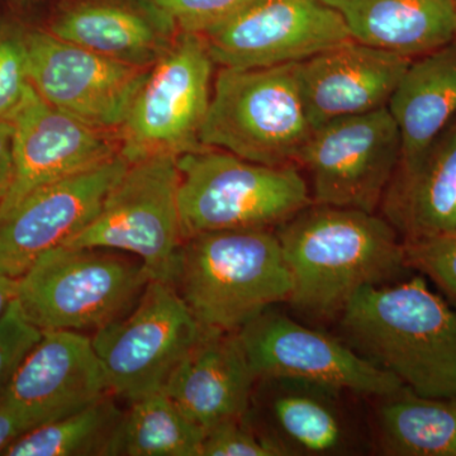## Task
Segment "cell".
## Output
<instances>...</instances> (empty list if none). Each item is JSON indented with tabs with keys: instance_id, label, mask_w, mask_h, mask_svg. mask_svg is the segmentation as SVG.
I'll return each instance as SVG.
<instances>
[{
	"instance_id": "12",
	"label": "cell",
	"mask_w": 456,
	"mask_h": 456,
	"mask_svg": "<svg viewBox=\"0 0 456 456\" xmlns=\"http://www.w3.org/2000/svg\"><path fill=\"white\" fill-rule=\"evenodd\" d=\"M27 51L29 84L45 102L93 127L117 134L150 71L42 29L27 31Z\"/></svg>"
},
{
	"instance_id": "7",
	"label": "cell",
	"mask_w": 456,
	"mask_h": 456,
	"mask_svg": "<svg viewBox=\"0 0 456 456\" xmlns=\"http://www.w3.org/2000/svg\"><path fill=\"white\" fill-rule=\"evenodd\" d=\"M179 182L176 156L154 155L128 163L94 220L65 245L131 254L151 279L173 283L183 244Z\"/></svg>"
},
{
	"instance_id": "18",
	"label": "cell",
	"mask_w": 456,
	"mask_h": 456,
	"mask_svg": "<svg viewBox=\"0 0 456 456\" xmlns=\"http://www.w3.org/2000/svg\"><path fill=\"white\" fill-rule=\"evenodd\" d=\"M49 31L117 61L151 68L179 28L152 0H75L57 13Z\"/></svg>"
},
{
	"instance_id": "8",
	"label": "cell",
	"mask_w": 456,
	"mask_h": 456,
	"mask_svg": "<svg viewBox=\"0 0 456 456\" xmlns=\"http://www.w3.org/2000/svg\"><path fill=\"white\" fill-rule=\"evenodd\" d=\"M206 38L179 31L154 65L118 131L128 163L154 155H180L204 149L200 130L212 98L215 68Z\"/></svg>"
},
{
	"instance_id": "19",
	"label": "cell",
	"mask_w": 456,
	"mask_h": 456,
	"mask_svg": "<svg viewBox=\"0 0 456 456\" xmlns=\"http://www.w3.org/2000/svg\"><path fill=\"white\" fill-rule=\"evenodd\" d=\"M257 380L237 332H206L171 374L163 391L194 424L208 431L241 421Z\"/></svg>"
},
{
	"instance_id": "23",
	"label": "cell",
	"mask_w": 456,
	"mask_h": 456,
	"mask_svg": "<svg viewBox=\"0 0 456 456\" xmlns=\"http://www.w3.org/2000/svg\"><path fill=\"white\" fill-rule=\"evenodd\" d=\"M380 410L384 452L397 456H456V398H428L404 387Z\"/></svg>"
},
{
	"instance_id": "14",
	"label": "cell",
	"mask_w": 456,
	"mask_h": 456,
	"mask_svg": "<svg viewBox=\"0 0 456 456\" xmlns=\"http://www.w3.org/2000/svg\"><path fill=\"white\" fill-rule=\"evenodd\" d=\"M127 167L119 152L107 163L23 198L0 220V275L17 281L42 254L82 232Z\"/></svg>"
},
{
	"instance_id": "6",
	"label": "cell",
	"mask_w": 456,
	"mask_h": 456,
	"mask_svg": "<svg viewBox=\"0 0 456 456\" xmlns=\"http://www.w3.org/2000/svg\"><path fill=\"white\" fill-rule=\"evenodd\" d=\"M151 281L139 259L61 245L17 279L16 302L41 331H98L132 310Z\"/></svg>"
},
{
	"instance_id": "11",
	"label": "cell",
	"mask_w": 456,
	"mask_h": 456,
	"mask_svg": "<svg viewBox=\"0 0 456 456\" xmlns=\"http://www.w3.org/2000/svg\"><path fill=\"white\" fill-rule=\"evenodd\" d=\"M237 336L257 379L301 380L375 397L404 388L349 345L277 312H263Z\"/></svg>"
},
{
	"instance_id": "33",
	"label": "cell",
	"mask_w": 456,
	"mask_h": 456,
	"mask_svg": "<svg viewBox=\"0 0 456 456\" xmlns=\"http://www.w3.org/2000/svg\"><path fill=\"white\" fill-rule=\"evenodd\" d=\"M29 430L31 426L22 416L0 402V456L13 441Z\"/></svg>"
},
{
	"instance_id": "5",
	"label": "cell",
	"mask_w": 456,
	"mask_h": 456,
	"mask_svg": "<svg viewBox=\"0 0 456 456\" xmlns=\"http://www.w3.org/2000/svg\"><path fill=\"white\" fill-rule=\"evenodd\" d=\"M183 241L215 231L281 226L314 203L296 165L266 167L204 147L178 158Z\"/></svg>"
},
{
	"instance_id": "16",
	"label": "cell",
	"mask_w": 456,
	"mask_h": 456,
	"mask_svg": "<svg viewBox=\"0 0 456 456\" xmlns=\"http://www.w3.org/2000/svg\"><path fill=\"white\" fill-rule=\"evenodd\" d=\"M112 395L92 338L77 331H42L0 402L32 428L56 421Z\"/></svg>"
},
{
	"instance_id": "29",
	"label": "cell",
	"mask_w": 456,
	"mask_h": 456,
	"mask_svg": "<svg viewBox=\"0 0 456 456\" xmlns=\"http://www.w3.org/2000/svg\"><path fill=\"white\" fill-rule=\"evenodd\" d=\"M241 421L224 422L209 428L203 441L202 456L290 455L281 443L261 437Z\"/></svg>"
},
{
	"instance_id": "32",
	"label": "cell",
	"mask_w": 456,
	"mask_h": 456,
	"mask_svg": "<svg viewBox=\"0 0 456 456\" xmlns=\"http://www.w3.org/2000/svg\"><path fill=\"white\" fill-rule=\"evenodd\" d=\"M14 180L13 125L0 122V206L7 198Z\"/></svg>"
},
{
	"instance_id": "30",
	"label": "cell",
	"mask_w": 456,
	"mask_h": 456,
	"mask_svg": "<svg viewBox=\"0 0 456 456\" xmlns=\"http://www.w3.org/2000/svg\"><path fill=\"white\" fill-rule=\"evenodd\" d=\"M178 26L179 31L204 35L235 16L253 0H152Z\"/></svg>"
},
{
	"instance_id": "17",
	"label": "cell",
	"mask_w": 456,
	"mask_h": 456,
	"mask_svg": "<svg viewBox=\"0 0 456 456\" xmlns=\"http://www.w3.org/2000/svg\"><path fill=\"white\" fill-rule=\"evenodd\" d=\"M412 60L350 38L297 62L312 127L388 106Z\"/></svg>"
},
{
	"instance_id": "25",
	"label": "cell",
	"mask_w": 456,
	"mask_h": 456,
	"mask_svg": "<svg viewBox=\"0 0 456 456\" xmlns=\"http://www.w3.org/2000/svg\"><path fill=\"white\" fill-rule=\"evenodd\" d=\"M278 384L272 413L279 430L303 452L329 454L345 441V428L334 402L335 389L293 379Z\"/></svg>"
},
{
	"instance_id": "24",
	"label": "cell",
	"mask_w": 456,
	"mask_h": 456,
	"mask_svg": "<svg viewBox=\"0 0 456 456\" xmlns=\"http://www.w3.org/2000/svg\"><path fill=\"white\" fill-rule=\"evenodd\" d=\"M206 430L188 419L164 391L131 401L110 455L202 456Z\"/></svg>"
},
{
	"instance_id": "9",
	"label": "cell",
	"mask_w": 456,
	"mask_h": 456,
	"mask_svg": "<svg viewBox=\"0 0 456 456\" xmlns=\"http://www.w3.org/2000/svg\"><path fill=\"white\" fill-rule=\"evenodd\" d=\"M204 335L175 285L151 279L132 310L95 331L92 344L110 393L131 402L163 391Z\"/></svg>"
},
{
	"instance_id": "34",
	"label": "cell",
	"mask_w": 456,
	"mask_h": 456,
	"mask_svg": "<svg viewBox=\"0 0 456 456\" xmlns=\"http://www.w3.org/2000/svg\"><path fill=\"white\" fill-rule=\"evenodd\" d=\"M17 281L0 275V317L8 310L11 303L16 299Z\"/></svg>"
},
{
	"instance_id": "20",
	"label": "cell",
	"mask_w": 456,
	"mask_h": 456,
	"mask_svg": "<svg viewBox=\"0 0 456 456\" xmlns=\"http://www.w3.org/2000/svg\"><path fill=\"white\" fill-rule=\"evenodd\" d=\"M402 240L456 230V116L410 163H399L379 204Z\"/></svg>"
},
{
	"instance_id": "22",
	"label": "cell",
	"mask_w": 456,
	"mask_h": 456,
	"mask_svg": "<svg viewBox=\"0 0 456 456\" xmlns=\"http://www.w3.org/2000/svg\"><path fill=\"white\" fill-rule=\"evenodd\" d=\"M387 107L401 134L399 163H410L456 116V38L413 59Z\"/></svg>"
},
{
	"instance_id": "13",
	"label": "cell",
	"mask_w": 456,
	"mask_h": 456,
	"mask_svg": "<svg viewBox=\"0 0 456 456\" xmlns=\"http://www.w3.org/2000/svg\"><path fill=\"white\" fill-rule=\"evenodd\" d=\"M203 36L215 64L232 69L303 61L351 38L321 0H253Z\"/></svg>"
},
{
	"instance_id": "15",
	"label": "cell",
	"mask_w": 456,
	"mask_h": 456,
	"mask_svg": "<svg viewBox=\"0 0 456 456\" xmlns=\"http://www.w3.org/2000/svg\"><path fill=\"white\" fill-rule=\"evenodd\" d=\"M14 180L0 220L36 189L107 163L121 152L119 136L45 102L29 84L13 118Z\"/></svg>"
},
{
	"instance_id": "31",
	"label": "cell",
	"mask_w": 456,
	"mask_h": 456,
	"mask_svg": "<svg viewBox=\"0 0 456 456\" xmlns=\"http://www.w3.org/2000/svg\"><path fill=\"white\" fill-rule=\"evenodd\" d=\"M41 336V330L26 320L14 299L0 317V395Z\"/></svg>"
},
{
	"instance_id": "21",
	"label": "cell",
	"mask_w": 456,
	"mask_h": 456,
	"mask_svg": "<svg viewBox=\"0 0 456 456\" xmlns=\"http://www.w3.org/2000/svg\"><path fill=\"white\" fill-rule=\"evenodd\" d=\"M344 20L351 38L416 59L456 37L454 0H321Z\"/></svg>"
},
{
	"instance_id": "1",
	"label": "cell",
	"mask_w": 456,
	"mask_h": 456,
	"mask_svg": "<svg viewBox=\"0 0 456 456\" xmlns=\"http://www.w3.org/2000/svg\"><path fill=\"white\" fill-rule=\"evenodd\" d=\"M293 290L289 302L318 318L340 314L354 294L404 269L403 240L382 216L312 203L278 226Z\"/></svg>"
},
{
	"instance_id": "3",
	"label": "cell",
	"mask_w": 456,
	"mask_h": 456,
	"mask_svg": "<svg viewBox=\"0 0 456 456\" xmlns=\"http://www.w3.org/2000/svg\"><path fill=\"white\" fill-rule=\"evenodd\" d=\"M173 284L204 331L233 334L277 303L293 281L277 232L215 231L184 240Z\"/></svg>"
},
{
	"instance_id": "2",
	"label": "cell",
	"mask_w": 456,
	"mask_h": 456,
	"mask_svg": "<svg viewBox=\"0 0 456 456\" xmlns=\"http://www.w3.org/2000/svg\"><path fill=\"white\" fill-rule=\"evenodd\" d=\"M356 353L428 398H456V311L416 277L368 285L340 314Z\"/></svg>"
},
{
	"instance_id": "10",
	"label": "cell",
	"mask_w": 456,
	"mask_h": 456,
	"mask_svg": "<svg viewBox=\"0 0 456 456\" xmlns=\"http://www.w3.org/2000/svg\"><path fill=\"white\" fill-rule=\"evenodd\" d=\"M401 152L397 123L383 107L314 130L299 165L310 174L314 203L375 213Z\"/></svg>"
},
{
	"instance_id": "27",
	"label": "cell",
	"mask_w": 456,
	"mask_h": 456,
	"mask_svg": "<svg viewBox=\"0 0 456 456\" xmlns=\"http://www.w3.org/2000/svg\"><path fill=\"white\" fill-rule=\"evenodd\" d=\"M27 31L0 23V122L12 121L28 88Z\"/></svg>"
},
{
	"instance_id": "4",
	"label": "cell",
	"mask_w": 456,
	"mask_h": 456,
	"mask_svg": "<svg viewBox=\"0 0 456 456\" xmlns=\"http://www.w3.org/2000/svg\"><path fill=\"white\" fill-rule=\"evenodd\" d=\"M297 62L259 69L221 68L200 130L203 146L266 167L298 165L314 136Z\"/></svg>"
},
{
	"instance_id": "26",
	"label": "cell",
	"mask_w": 456,
	"mask_h": 456,
	"mask_svg": "<svg viewBox=\"0 0 456 456\" xmlns=\"http://www.w3.org/2000/svg\"><path fill=\"white\" fill-rule=\"evenodd\" d=\"M122 416L110 395L77 412L32 428L2 456L110 455Z\"/></svg>"
},
{
	"instance_id": "35",
	"label": "cell",
	"mask_w": 456,
	"mask_h": 456,
	"mask_svg": "<svg viewBox=\"0 0 456 456\" xmlns=\"http://www.w3.org/2000/svg\"><path fill=\"white\" fill-rule=\"evenodd\" d=\"M454 2H455V13H456V0H454ZM455 38H456V37H455Z\"/></svg>"
},
{
	"instance_id": "28",
	"label": "cell",
	"mask_w": 456,
	"mask_h": 456,
	"mask_svg": "<svg viewBox=\"0 0 456 456\" xmlns=\"http://www.w3.org/2000/svg\"><path fill=\"white\" fill-rule=\"evenodd\" d=\"M404 263L431 279L456 303V230L403 240Z\"/></svg>"
}]
</instances>
